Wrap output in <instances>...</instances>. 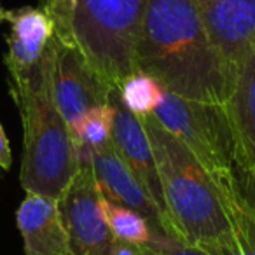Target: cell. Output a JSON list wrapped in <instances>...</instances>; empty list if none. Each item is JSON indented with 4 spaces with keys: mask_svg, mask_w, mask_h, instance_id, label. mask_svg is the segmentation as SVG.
Segmentation results:
<instances>
[{
    "mask_svg": "<svg viewBox=\"0 0 255 255\" xmlns=\"http://www.w3.org/2000/svg\"><path fill=\"white\" fill-rule=\"evenodd\" d=\"M100 203H102L103 215H105L114 240L138 248H152L159 241L166 240V238L156 236L140 213L117 205V203H112L103 196L100 198Z\"/></svg>",
    "mask_w": 255,
    "mask_h": 255,
    "instance_id": "cell-15",
    "label": "cell"
},
{
    "mask_svg": "<svg viewBox=\"0 0 255 255\" xmlns=\"http://www.w3.org/2000/svg\"><path fill=\"white\" fill-rule=\"evenodd\" d=\"M222 58L236 65L255 46V0H191Z\"/></svg>",
    "mask_w": 255,
    "mask_h": 255,
    "instance_id": "cell-10",
    "label": "cell"
},
{
    "mask_svg": "<svg viewBox=\"0 0 255 255\" xmlns=\"http://www.w3.org/2000/svg\"><path fill=\"white\" fill-rule=\"evenodd\" d=\"M11 25L7 35L5 67L9 77H18L30 72L46 53L53 39V21L44 7H21L9 11Z\"/></svg>",
    "mask_w": 255,
    "mask_h": 255,
    "instance_id": "cell-13",
    "label": "cell"
},
{
    "mask_svg": "<svg viewBox=\"0 0 255 255\" xmlns=\"http://www.w3.org/2000/svg\"><path fill=\"white\" fill-rule=\"evenodd\" d=\"M233 187L243 206L255 219V166L241 168L234 164Z\"/></svg>",
    "mask_w": 255,
    "mask_h": 255,
    "instance_id": "cell-18",
    "label": "cell"
},
{
    "mask_svg": "<svg viewBox=\"0 0 255 255\" xmlns=\"http://www.w3.org/2000/svg\"><path fill=\"white\" fill-rule=\"evenodd\" d=\"M147 0H44L53 35L81 49L98 75L117 89L133 74V49Z\"/></svg>",
    "mask_w": 255,
    "mask_h": 255,
    "instance_id": "cell-4",
    "label": "cell"
},
{
    "mask_svg": "<svg viewBox=\"0 0 255 255\" xmlns=\"http://www.w3.org/2000/svg\"><path fill=\"white\" fill-rule=\"evenodd\" d=\"M53 95L70 131L91 109L107 105L110 88L75 44L53 35Z\"/></svg>",
    "mask_w": 255,
    "mask_h": 255,
    "instance_id": "cell-7",
    "label": "cell"
},
{
    "mask_svg": "<svg viewBox=\"0 0 255 255\" xmlns=\"http://www.w3.org/2000/svg\"><path fill=\"white\" fill-rule=\"evenodd\" d=\"M7 14H9V11H7V9L2 7V4H0V23L7 21Z\"/></svg>",
    "mask_w": 255,
    "mask_h": 255,
    "instance_id": "cell-22",
    "label": "cell"
},
{
    "mask_svg": "<svg viewBox=\"0 0 255 255\" xmlns=\"http://www.w3.org/2000/svg\"><path fill=\"white\" fill-rule=\"evenodd\" d=\"M53 39L30 72L9 77V91L23 124L19 182L28 194L58 199L79 170L74 136L53 95Z\"/></svg>",
    "mask_w": 255,
    "mask_h": 255,
    "instance_id": "cell-2",
    "label": "cell"
},
{
    "mask_svg": "<svg viewBox=\"0 0 255 255\" xmlns=\"http://www.w3.org/2000/svg\"><path fill=\"white\" fill-rule=\"evenodd\" d=\"M121 102L136 117L152 116L156 107L163 100L164 89L159 82L143 72L129 74L117 88Z\"/></svg>",
    "mask_w": 255,
    "mask_h": 255,
    "instance_id": "cell-17",
    "label": "cell"
},
{
    "mask_svg": "<svg viewBox=\"0 0 255 255\" xmlns=\"http://www.w3.org/2000/svg\"><path fill=\"white\" fill-rule=\"evenodd\" d=\"M109 103L114 107V124L110 143L116 149L117 156L126 164L128 170L131 171L133 177L138 180V184L145 189L150 199L156 203L161 213L171 222L170 213H168L166 205H164L163 189H161V180L159 173H157L156 159H154L152 145H150L149 135L143 128L142 119L126 109V105L121 102L117 89L110 91Z\"/></svg>",
    "mask_w": 255,
    "mask_h": 255,
    "instance_id": "cell-9",
    "label": "cell"
},
{
    "mask_svg": "<svg viewBox=\"0 0 255 255\" xmlns=\"http://www.w3.org/2000/svg\"><path fill=\"white\" fill-rule=\"evenodd\" d=\"M16 222L25 255H72L56 199L26 192L16 213Z\"/></svg>",
    "mask_w": 255,
    "mask_h": 255,
    "instance_id": "cell-12",
    "label": "cell"
},
{
    "mask_svg": "<svg viewBox=\"0 0 255 255\" xmlns=\"http://www.w3.org/2000/svg\"><path fill=\"white\" fill-rule=\"evenodd\" d=\"M224 105L234 138V164L255 166V46L234 65L233 91Z\"/></svg>",
    "mask_w": 255,
    "mask_h": 255,
    "instance_id": "cell-11",
    "label": "cell"
},
{
    "mask_svg": "<svg viewBox=\"0 0 255 255\" xmlns=\"http://www.w3.org/2000/svg\"><path fill=\"white\" fill-rule=\"evenodd\" d=\"M143 255H208L203 248L178 243L175 240H166L156 248H140Z\"/></svg>",
    "mask_w": 255,
    "mask_h": 255,
    "instance_id": "cell-19",
    "label": "cell"
},
{
    "mask_svg": "<svg viewBox=\"0 0 255 255\" xmlns=\"http://www.w3.org/2000/svg\"><path fill=\"white\" fill-rule=\"evenodd\" d=\"M159 173L170 219L184 245L201 247L231 234L220 192L189 149L154 116L142 117Z\"/></svg>",
    "mask_w": 255,
    "mask_h": 255,
    "instance_id": "cell-3",
    "label": "cell"
},
{
    "mask_svg": "<svg viewBox=\"0 0 255 255\" xmlns=\"http://www.w3.org/2000/svg\"><path fill=\"white\" fill-rule=\"evenodd\" d=\"M91 157L79 159V170L56 199L72 255H110L114 236L103 215Z\"/></svg>",
    "mask_w": 255,
    "mask_h": 255,
    "instance_id": "cell-6",
    "label": "cell"
},
{
    "mask_svg": "<svg viewBox=\"0 0 255 255\" xmlns=\"http://www.w3.org/2000/svg\"><path fill=\"white\" fill-rule=\"evenodd\" d=\"M152 116L187 147L213 182L233 177L234 138L226 105L164 91Z\"/></svg>",
    "mask_w": 255,
    "mask_h": 255,
    "instance_id": "cell-5",
    "label": "cell"
},
{
    "mask_svg": "<svg viewBox=\"0 0 255 255\" xmlns=\"http://www.w3.org/2000/svg\"><path fill=\"white\" fill-rule=\"evenodd\" d=\"M91 164L95 171L100 194L121 206L140 213L147 220L152 233L159 238H171L178 241L173 224L161 213L145 189L138 184L131 171L117 156L112 143L91 152ZM180 243V241H178Z\"/></svg>",
    "mask_w": 255,
    "mask_h": 255,
    "instance_id": "cell-8",
    "label": "cell"
},
{
    "mask_svg": "<svg viewBox=\"0 0 255 255\" xmlns=\"http://www.w3.org/2000/svg\"><path fill=\"white\" fill-rule=\"evenodd\" d=\"M133 72L154 77L168 93L220 105L234 81V67L213 46L191 0H147Z\"/></svg>",
    "mask_w": 255,
    "mask_h": 255,
    "instance_id": "cell-1",
    "label": "cell"
},
{
    "mask_svg": "<svg viewBox=\"0 0 255 255\" xmlns=\"http://www.w3.org/2000/svg\"><path fill=\"white\" fill-rule=\"evenodd\" d=\"M112 124L114 107L110 103L89 110L82 117L79 126L75 128V131L72 133L75 149H77V156H91L93 150L109 145L110 136H112Z\"/></svg>",
    "mask_w": 255,
    "mask_h": 255,
    "instance_id": "cell-16",
    "label": "cell"
},
{
    "mask_svg": "<svg viewBox=\"0 0 255 255\" xmlns=\"http://www.w3.org/2000/svg\"><path fill=\"white\" fill-rule=\"evenodd\" d=\"M110 255H143L138 247L123 243V241H114L112 248H110Z\"/></svg>",
    "mask_w": 255,
    "mask_h": 255,
    "instance_id": "cell-21",
    "label": "cell"
},
{
    "mask_svg": "<svg viewBox=\"0 0 255 255\" xmlns=\"http://www.w3.org/2000/svg\"><path fill=\"white\" fill-rule=\"evenodd\" d=\"M224 210L231 224V234L220 241L201 245L208 255H255V219L248 213L233 187V177L215 182Z\"/></svg>",
    "mask_w": 255,
    "mask_h": 255,
    "instance_id": "cell-14",
    "label": "cell"
},
{
    "mask_svg": "<svg viewBox=\"0 0 255 255\" xmlns=\"http://www.w3.org/2000/svg\"><path fill=\"white\" fill-rule=\"evenodd\" d=\"M12 164V154L9 147V140L4 133V128L0 124V170L7 171Z\"/></svg>",
    "mask_w": 255,
    "mask_h": 255,
    "instance_id": "cell-20",
    "label": "cell"
}]
</instances>
